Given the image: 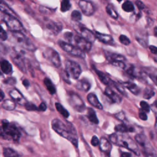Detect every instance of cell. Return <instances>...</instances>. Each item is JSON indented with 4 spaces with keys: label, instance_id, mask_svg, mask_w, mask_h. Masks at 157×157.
<instances>
[{
    "label": "cell",
    "instance_id": "6da1fadb",
    "mask_svg": "<svg viewBox=\"0 0 157 157\" xmlns=\"http://www.w3.org/2000/svg\"><path fill=\"white\" fill-rule=\"evenodd\" d=\"M53 129L58 134L70 141L75 147H78V137L76 129L72 123H63L61 120L55 118L52 121Z\"/></svg>",
    "mask_w": 157,
    "mask_h": 157
},
{
    "label": "cell",
    "instance_id": "7a4b0ae2",
    "mask_svg": "<svg viewBox=\"0 0 157 157\" xmlns=\"http://www.w3.org/2000/svg\"><path fill=\"white\" fill-rule=\"evenodd\" d=\"M109 139L113 144L127 148L137 156H140V150L137 144L129 136L118 133H113L109 136Z\"/></svg>",
    "mask_w": 157,
    "mask_h": 157
},
{
    "label": "cell",
    "instance_id": "3957f363",
    "mask_svg": "<svg viewBox=\"0 0 157 157\" xmlns=\"http://www.w3.org/2000/svg\"><path fill=\"white\" fill-rule=\"evenodd\" d=\"M135 140L140 147L141 151L144 157H157V153L151 144L144 134H137L135 136Z\"/></svg>",
    "mask_w": 157,
    "mask_h": 157
},
{
    "label": "cell",
    "instance_id": "277c9868",
    "mask_svg": "<svg viewBox=\"0 0 157 157\" xmlns=\"http://www.w3.org/2000/svg\"><path fill=\"white\" fill-rule=\"evenodd\" d=\"M64 38L69 44L77 47L84 52H88L91 48V44L78 34H74L71 32H66L64 34Z\"/></svg>",
    "mask_w": 157,
    "mask_h": 157
},
{
    "label": "cell",
    "instance_id": "5b68a950",
    "mask_svg": "<svg viewBox=\"0 0 157 157\" xmlns=\"http://www.w3.org/2000/svg\"><path fill=\"white\" fill-rule=\"evenodd\" d=\"M1 136L7 140L18 141L20 137V133L14 123H10L6 120L2 121Z\"/></svg>",
    "mask_w": 157,
    "mask_h": 157
},
{
    "label": "cell",
    "instance_id": "8992f818",
    "mask_svg": "<svg viewBox=\"0 0 157 157\" xmlns=\"http://www.w3.org/2000/svg\"><path fill=\"white\" fill-rule=\"evenodd\" d=\"M11 40L17 45L29 51L36 50L35 45L32 41L20 31H15L11 33Z\"/></svg>",
    "mask_w": 157,
    "mask_h": 157
},
{
    "label": "cell",
    "instance_id": "52a82bcc",
    "mask_svg": "<svg viewBox=\"0 0 157 157\" xmlns=\"http://www.w3.org/2000/svg\"><path fill=\"white\" fill-rule=\"evenodd\" d=\"M104 53L106 59L109 61V63L121 69H124L126 68V58L123 55L108 51H105Z\"/></svg>",
    "mask_w": 157,
    "mask_h": 157
},
{
    "label": "cell",
    "instance_id": "ba28073f",
    "mask_svg": "<svg viewBox=\"0 0 157 157\" xmlns=\"http://www.w3.org/2000/svg\"><path fill=\"white\" fill-rule=\"evenodd\" d=\"M1 16L7 26L12 32L20 31L23 29L21 23L16 17L5 13H2Z\"/></svg>",
    "mask_w": 157,
    "mask_h": 157
},
{
    "label": "cell",
    "instance_id": "9c48e42d",
    "mask_svg": "<svg viewBox=\"0 0 157 157\" xmlns=\"http://www.w3.org/2000/svg\"><path fill=\"white\" fill-rule=\"evenodd\" d=\"M73 26L74 29L77 32L78 35H79L82 37L84 38L91 43L93 42L95 40L96 37L94 34L83 25L80 23H77L75 22V23L74 24Z\"/></svg>",
    "mask_w": 157,
    "mask_h": 157
},
{
    "label": "cell",
    "instance_id": "30bf717a",
    "mask_svg": "<svg viewBox=\"0 0 157 157\" xmlns=\"http://www.w3.org/2000/svg\"><path fill=\"white\" fill-rule=\"evenodd\" d=\"M66 71L72 78L77 79L79 77L82 72L80 66L76 62L67 59L64 62Z\"/></svg>",
    "mask_w": 157,
    "mask_h": 157
},
{
    "label": "cell",
    "instance_id": "8fae6325",
    "mask_svg": "<svg viewBox=\"0 0 157 157\" xmlns=\"http://www.w3.org/2000/svg\"><path fill=\"white\" fill-rule=\"evenodd\" d=\"M58 45L64 51L69 53L71 55L80 58H85L84 52L69 43H67L62 40H59Z\"/></svg>",
    "mask_w": 157,
    "mask_h": 157
},
{
    "label": "cell",
    "instance_id": "7c38bea8",
    "mask_svg": "<svg viewBox=\"0 0 157 157\" xmlns=\"http://www.w3.org/2000/svg\"><path fill=\"white\" fill-rule=\"evenodd\" d=\"M10 57L15 64L23 73H26L25 59L23 55L17 50L13 49L10 52Z\"/></svg>",
    "mask_w": 157,
    "mask_h": 157
},
{
    "label": "cell",
    "instance_id": "4fadbf2b",
    "mask_svg": "<svg viewBox=\"0 0 157 157\" xmlns=\"http://www.w3.org/2000/svg\"><path fill=\"white\" fill-rule=\"evenodd\" d=\"M44 56L56 67L61 66V59L58 53L52 48H47L44 52Z\"/></svg>",
    "mask_w": 157,
    "mask_h": 157
},
{
    "label": "cell",
    "instance_id": "5bb4252c",
    "mask_svg": "<svg viewBox=\"0 0 157 157\" xmlns=\"http://www.w3.org/2000/svg\"><path fill=\"white\" fill-rule=\"evenodd\" d=\"M69 101L71 105L78 112H83L85 109V105L83 101V100L80 98V97L75 94V93H71L69 95Z\"/></svg>",
    "mask_w": 157,
    "mask_h": 157
},
{
    "label": "cell",
    "instance_id": "9a60e30c",
    "mask_svg": "<svg viewBox=\"0 0 157 157\" xmlns=\"http://www.w3.org/2000/svg\"><path fill=\"white\" fill-rule=\"evenodd\" d=\"M99 149L102 157H110L112 145L107 139L105 137L101 138L99 140Z\"/></svg>",
    "mask_w": 157,
    "mask_h": 157
},
{
    "label": "cell",
    "instance_id": "2e32d148",
    "mask_svg": "<svg viewBox=\"0 0 157 157\" xmlns=\"http://www.w3.org/2000/svg\"><path fill=\"white\" fill-rule=\"evenodd\" d=\"M78 6L83 13L86 16H91L94 12V7L93 5L89 1L85 0H80Z\"/></svg>",
    "mask_w": 157,
    "mask_h": 157
},
{
    "label": "cell",
    "instance_id": "e0dca14e",
    "mask_svg": "<svg viewBox=\"0 0 157 157\" xmlns=\"http://www.w3.org/2000/svg\"><path fill=\"white\" fill-rule=\"evenodd\" d=\"M135 37L138 43L143 47L146 48L148 47V35L146 32L142 30L137 31L135 33Z\"/></svg>",
    "mask_w": 157,
    "mask_h": 157
},
{
    "label": "cell",
    "instance_id": "ac0fdd59",
    "mask_svg": "<svg viewBox=\"0 0 157 157\" xmlns=\"http://www.w3.org/2000/svg\"><path fill=\"white\" fill-rule=\"evenodd\" d=\"M104 93L112 102L116 103H120L121 102L122 99L121 96L116 92H115L110 86L105 88Z\"/></svg>",
    "mask_w": 157,
    "mask_h": 157
},
{
    "label": "cell",
    "instance_id": "d6986e66",
    "mask_svg": "<svg viewBox=\"0 0 157 157\" xmlns=\"http://www.w3.org/2000/svg\"><path fill=\"white\" fill-rule=\"evenodd\" d=\"M95 72L97 74L99 78L101 80V81L105 85H107L108 86H113L114 81L112 80L107 74L101 71L98 70L97 69H94Z\"/></svg>",
    "mask_w": 157,
    "mask_h": 157
},
{
    "label": "cell",
    "instance_id": "ffe728a7",
    "mask_svg": "<svg viewBox=\"0 0 157 157\" xmlns=\"http://www.w3.org/2000/svg\"><path fill=\"white\" fill-rule=\"evenodd\" d=\"M147 76L157 86V68L153 67H146L143 69Z\"/></svg>",
    "mask_w": 157,
    "mask_h": 157
},
{
    "label": "cell",
    "instance_id": "44dd1931",
    "mask_svg": "<svg viewBox=\"0 0 157 157\" xmlns=\"http://www.w3.org/2000/svg\"><path fill=\"white\" fill-rule=\"evenodd\" d=\"M46 28L53 34H57L62 29V26L59 23L50 21L46 25Z\"/></svg>",
    "mask_w": 157,
    "mask_h": 157
},
{
    "label": "cell",
    "instance_id": "7402d4cb",
    "mask_svg": "<svg viewBox=\"0 0 157 157\" xmlns=\"http://www.w3.org/2000/svg\"><path fill=\"white\" fill-rule=\"evenodd\" d=\"M87 100L90 104H91L93 107L98 109H102V105L98 100L97 96L94 93H90L87 96Z\"/></svg>",
    "mask_w": 157,
    "mask_h": 157
},
{
    "label": "cell",
    "instance_id": "603a6c76",
    "mask_svg": "<svg viewBox=\"0 0 157 157\" xmlns=\"http://www.w3.org/2000/svg\"><path fill=\"white\" fill-rule=\"evenodd\" d=\"M9 94L10 96V97L12 98V99L15 101L17 102L19 104H22L23 102H25V99L23 98V96L22 95V94L17 89H13L12 90L10 93Z\"/></svg>",
    "mask_w": 157,
    "mask_h": 157
},
{
    "label": "cell",
    "instance_id": "cb8c5ba5",
    "mask_svg": "<svg viewBox=\"0 0 157 157\" xmlns=\"http://www.w3.org/2000/svg\"><path fill=\"white\" fill-rule=\"evenodd\" d=\"M75 87L78 90L83 91H88L91 87V85L87 80L81 79L77 82V83L75 85Z\"/></svg>",
    "mask_w": 157,
    "mask_h": 157
},
{
    "label": "cell",
    "instance_id": "d4e9b609",
    "mask_svg": "<svg viewBox=\"0 0 157 157\" xmlns=\"http://www.w3.org/2000/svg\"><path fill=\"white\" fill-rule=\"evenodd\" d=\"M94 36L96 39H98L99 41L102 42L104 44H109L111 42H112V37L110 35L106 34H102L99 32L96 31L94 33Z\"/></svg>",
    "mask_w": 157,
    "mask_h": 157
},
{
    "label": "cell",
    "instance_id": "484cf974",
    "mask_svg": "<svg viewBox=\"0 0 157 157\" xmlns=\"http://www.w3.org/2000/svg\"><path fill=\"white\" fill-rule=\"evenodd\" d=\"M123 86L128 89L132 94L137 95L140 92V88L135 83L131 82H125L121 84Z\"/></svg>",
    "mask_w": 157,
    "mask_h": 157
},
{
    "label": "cell",
    "instance_id": "4316f807",
    "mask_svg": "<svg viewBox=\"0 0 157 157\" xmlns=\"http://www.w3.org/2000/svg\"><path fill=\"white\" fill-rule=\"evenodd\" d=\"M0 69L4 74H9L12 71V66L7 60L4 59L0 61Z\"/></svg>",
    "mask_w": 157,
    "mask_h": 157
},
{
    "label": "cell",
    "instance_id": "83f0119b",
    "mask_svg": "<svg viewBox=\"0 0 157 157\" xmlns=\"http://www.w3.org/2000/svg\"><path fill=\"white\" fill-rule=\"evenodd\" d=\"M0 11L3 13L8 14L13 17L15 15V13L3 0H0Z\"/></svg>",
    "mask_w": 157,
    "mask_h": 157
},
{
    "label": "cell",
    "instance_id": "f1b7e54d",
    "mask_svg": "<svg viewBox=\"0 0 157 157\" xmlns=\"http://www.w3.org/2000/svg\"><path fill=\"white\" fill-rule=\"evenodd\" d=\"M2 107L9 111L13 110L15 109L16 107V103L12 99H6L4 101V102L2 104Z\"/></svg>",
    "mask_w": 157,
    "mask_h": 157
},
{
    "label": "cell",
    "instance_id": "f546056e",
    "mask_svg": "<svg viewBox=\"0 0 157 157\" xmlns=\"http://www.w3.org/2000/svg\"><path fill=\"white\" fill-rule=\"evenodd\" d=\"M115 130L118 132H133L134 129L132 127L128 126L125 124H120L115 127Z\"/></svg>",
    "mask_w": 157,
    "mask_h": 157
},
{
    "label": "cell",
    "instance_id": "4dcf8cb0",
    "mask_svg": "<svg viewBox=\"0 0 157 157\" xmlns=\"http://www.w3.org/2000/svg\"><path fill=\"white\" fill-rule=\"evenodd\" d=\"M87 118L90 121H91V123H94V124H98L99 123V120L97 118V116L96 115V113L94 112V110L91 109V108H89L88 109V112H87Z\"/></svg>",
    "mask_w": 157,
    "mask_h": 157
},
{
    "label": "cell",
    "instance_id": "1f68e13d",
    "mask_svg": "<svg viewBox=\"0 0 157 157\" xmlns=\"http://www.w3.org/2000/svg\"><path fill=\"white\" fill-rule=\"evenodd\" d=\"M44 83L47 89L51 94H53L56 93V88L50 79H49L48 78H45L44 80Z\"/></svg>",
    "mask_w": 157,
    "mask_h": 157
},
{
    "label": "cell",
    "instance_id": "d6a6232c",
    "mask_svg": "<svg viewBox=\"0 0 157 157\" xmlns=\"http://www.w3.org/2000/svg\"><path fill=\"white\" fill-rule=\"evenodd\" d=\"M3 155L4 157H18L17 151L10 148H4Z\"/></svg>",
    "mask_w": 157,
    "mask_h": 157
},
{
    "label": "cell",
    "instance_id": "836d02e7",
    "mask_svg": "<svg viewBox=\"0 0 157 157\" xmlns=\"http://www.w3.org/2000/svg\"><path fill=\"white\" fill-rule=\"evenodd\" d=\"M55 107L58 112L61 114L64 118H67L69 116V112L59 103L56 102L55 103Z\"/></svg>",
    "mask_w": 157,
    "mask_h": 157
},
{
    "label": "cell",
    "instance_id": "e575fe53",
    "mask_svg": "<svg viewBox=\"0 0 157 157\" xmlns=\"http://www.w3.org/2000/svg\"><path fill=\"white\" fill-rule=\"evenodd\" d=\"M122 9L126 12H131L134 10V6L131 1H126L122 4Z\"/></svg>",
    "mask_w": 157,
    "mask_h": 157
},
{
    "label": "cell",
    "instance_id": "d590c367",
    "mask_svg": "<svg viewBox=\"0 0 157 157\" xmlns=\"http://www.w3.org/2000/svg\"><path fill=\"white\" fill-rule=\"evenodd\" d=\"M106 11L107 13L113 18L114 19H117L118 18V13L117 12V11L114 9V8L110 5L109 4L107 7H106Z\"/></svg>",
    "mask_w": 157,
    "mask_h": 157
},
{
    "label": "cell",
    "instance_id": "8d00e7d4",
    "mask_svg": "<svg viewBox=\"0 0 157 157\" xmlns=\"http://www.w3.org/2000/svg\"><path fill=\"white\" fill-rule=\"evenodd\" d=\"M71 19L75 22H78L82 20L81 13L78 10H74L71 13Z\"/></svg>",
    "mask_w": 157,
    "mask_h": 157
},
{
    "label": "cell",
    "instance_id": "74e56055",
    "mask_svg": "<svg viewBox=\"0 0 157 157\" xmlns=\"http://www.w3.org/2000/svg\"><path fill=\"white\" fill-rule=\"evenodd\" d=\"M71 7V5L69 0H62L61 3V10L63 12L69 10Z\"/></svg>",
    "mask_w": 157,
    "mask_h": 157
},
{
    "label": "cell",
    "instance_id": "f35d334b",
    "mask_svg": "<svg viewBox=\"0 0 157 157\" xmlns=\"http://www.w3.org/2000/svg\"><path fill=\"white\" fill-rule=\"evenodd\" d=\"M155 94V92L153 91V90L148 87H147L145 90H144V98L145 99H150L151 97H153Z\"/></svg>",
    "mask_w": 157,
    "mask_h": 157
},
{
    "label": "cell",
    "instance_id": "ab89813d",
    "mask_svg": "<svg viewBox=\"0 0 157 157\" xmlns=\"http://www.w3.org/2000/svg\"><path fill=\"white\" fill-rule=\"evenodd\" d=\"M140 105L141 107V110H143L144 112H146V113H148L150 112V105L148 104L147 102H146L145 101H142L140 102Z\"/></svg>",
    "mask_w": 157,
    "mask_h": 157
},
{
    "label": "cell",
    "instance_id": "60d3db41",
    "mask_svg": "<svg viewBox=\"0 0 157 157\" xmlns=\"http://www.w3.org/2000/svg\"><path fill=\"white\" fill-rule=\"evenodd\" d=\"M119 40L120 42L124 45H128L131 43V41L129 39V38L125 35H120L119 36Z\"/></svg>",
    "mask_w": 157,
    "mask_h": 157
},
{
    "label": "cell",
    "instance_id": "b9f144b4",
    "mask_svg": "<svg viewBox=\"0 0 157 157\" xmlns=\"http://www.w3.org/2000/svg\"><path fill=\"white\" fill-rule=\"evenodd\" d=\"M25 109L27 110H29V111H34V110H37V107H36V105L31 102H26L25 103Z\"/></svg>",
    "mask_w": 157,
    "mask_h": 157
},
{
    "label": "cell",
    "instance_id": "7bdbcfd3",
    "mask_svg": "<svg viewBox=\"0 0 157 157\" xmlns=\"http://www.w3.org/2000/svg\"><path fill=\"white\" fill-rule=\"evenodd\" d=\"M150 109L153 112L155 116V120H156V124H157V101H155L150 106Z\"/></svg>",
    "mask_w": 157,
    "mask_h": 157
},
{
    "label": "cell",
    "instance_id": "ee69618b",
    "mask_svg": "<svg viewBox=\"0 0 157 157\" xmlns=\"http://www.w3.org/2000/svg\"><path fill=\"white\" fill-rule=\"evenodd\" d=\"M91 144L94 147H96L99 144V140L97 136H93V137L91 138Z\"/></svg>",
    "mask_w": 157,
    "mask_h": 157
},
{
    "label": "cell",
    "instance_id": "f6af8a7d",
    "mask_svg": "<svg viewBox=\"0 0 157 157\" xmlns=\"http://www.w3.org/2000/svg\"><path fill=\"white\" fill-rule=\"evenodd\" d=\"M7 33L4 30L2 29L0 31V40L1 41H4L7 39Z\"/></svg>",
    "mask_w": 157,
    "mask_h": 157
},
{
    "label": "cell",
    "instance_id": "bcb514c9",
    "mask_svg": "<svg viewBox=\"0 0 157 157\" xmlns=\"http://www.w3.org/2000/svg\"><path fill=\"white\" fill-rule=\"evenodd\" d=\"M4 82L8 85H14L16 83V80H15V78L9 77V78H7V79L4 80Z\"/></svg>",
    "mask_w": 157,
    "mask_h": 157
},
{
    "label": "cell",
    "instance_id": "7dc6e473",
    "mask_svg": "<svg viewBox=\"0 0 157 157\" xmlns=\"http://www.w3.org/2000/svg\"><path fill=\"white\" fill-rule=\"evenodd\" d=\"M115 116L117 119L121 121H123L125 119V115L123 112H119L118 113H116Z\"/></svg>",
    "mask_w": 157,
    "mask_h": 157
},
{
    "label": "cell",
    "instance_id": "c3c4849f",
    "mask_svg": "<svg viewBox=\"0 0 157 157\" xmlns=\"http://www.w3.org/2000/svg\"><path fill=\"white\" fill-rule=\"evenodd\" d=\"M139 118L142 120H147V113L144 112L143 110H142L141 109L139 111Z\"/></svg>",
    "mask_w": 157,
    "mask_h": 157
},
{
    "label": "cell",
    "instance_id": "681fc988",
    "mask_svg": "<svg viewBox=\"0 0 157 157\" xmlns=\"http://www.w3.org/2000/svg\"><path fill=\"white\" fill-rule=\"evenodd\" d=\"M136 4L137 7H138V9H140V10L144 9L145 8V4L141 1H140V0H137L136 1Z\"/></svg>",
    "mask_w": 157,
    "mask_h": 157
},
{
    "label": "cell",
    "instance_id": "f907efd6",
    "mask_svg": "<svg viewBox=\"0 0 157 157\" xmlns=\"http://www.w3.org/2000/svg\"><path fill=\"white\" fill-rule=\"evenodd\" d=\"M46 109H47V105L44 102H42L39 105V107L37 108V110L40 111V112H44V111L46 110Z\"/></svg>",
    "mask_w": 157,
    "mask_h": 157
},
{
    "label": "cell",
    "instance_id": "816d5d0a",
    "mask_svg": "<svg viewBox=\"0 0 157 157\" xmlns=\"http://www.w3.org/2000/svg\"><path fill=\"white\" fill-rule=\"evenodd\" d=\"M62 75H63V78L65 80V82L69 83V75H68V74L66 71H63Z\"/></svg>",
    "mask_w": 157,
    "mask_h": 157
},
{
    "label": "cell",
    "instance_id": "f5cc1de1",
    "mask_svg": "<svg viewBox=\"0 0 157 157\" xmlns=\"http://www.w3.org/2000/svg\"><path fill=\"white\" fill-rule=\"evenodd\" d=\"M149 49L150 52L153 53V54H157V47L154 46V45H150L149 46Z\"/></svg>",
    "mask_w": 157,
    "mask_h": 157
},
{
    "label": "cell",
    "instance_id": "db71d44e",
    "mask_svg": "<svg viewBox=\"0 0 157 157\" xmlns=\"http://www.w3.org/2000/svg\"><path fill=\"white\" fill-rule=\"evenodd\" d=\"M6 50L4 46L0 43V56H2L6 54Z\"/></svg>",
    "mask_w": 157,
    "mask_h": 157
},
{
    "label": "cell",
    "instance_id": "11a10c76",
    "mask_svg": "<svg viewBox=\"0 0 157 157\" xmlns=\"http://www.w3.org/2000/svg\"><path fill=\"white\" fill-rule=\"evenodd\" d=\"M120 157H133L132 154L129 152H122Z\"/></svg>",
    "mask_w": 157,
    "mask_h": 157
},
{
    "label": "cell",
    "instance_id": "9f6ffc18",
    "mask_svg": "<svg viewBox=\"0 0 157 157\" xmlns=\"http://www.w3.org/2000/svg\"><path fill=\"white\" fill-rule=\"evenodd\" d=\"M22 83H23V85L25 87H26V88H28V87L29 86V81H28L27 79L23 80Z\"/></svg>",
    "mask_w": 157,
    "mask_h": 157
},
{
    "label": "cell",
    "instance_id": "6f0895ef",
    "mask_svg": "<svg viewBox=\"0 0 157 157\" xmlns=\"http://www.w3.org/2000/svg\"><path fill=\"white\" fill-rule=\"evenodd\" d=\"M4 98V92L0 89V101H2Z\"/></svg>",
    "mask_w": 157,
    "mask_h": 157
},
{
    "label": "cell",
    "instance_id": "680465c9",
    "mask_svg": "<svg viewBox=\"0 0 157 157\" xmlns=\"http://www.w3.org/2000/svg\"><path fill=\"white\" fill-rule=\"evenodd\" d=\"M153 31H154V34L155 36L157 37V27H155L153 29Z\"/></svg>",
    "mask_w": 157,
    "mask_h": 157
},
{
    "label": "cell",
    "instance_id": "91938a15",
    "mask_svg": "<svg viewBox=\"0 0 157 157\" xmlns=\"http://www.w3.org/2000/svg\"><path fill=\"white\" fill-rule=\"evenodd\" d=\"M2 29H3V28H2V27L0 26V31H1Z\"/></svg>",
    "mask_w": 157,
    "mask_h": 157
},
{
    "label": "cell",
    "instance_id": "94428289",
    "mask_svg": "<svg viewBox=\"0 0 157 157\" xmlns=\"http://www.w3.org/2000/svg\"><path fill=\"white\" fill-rule=\"evenodd\" d=\"M1 135V129H0V136Z\"/></svg>",
    "mask_w": 157,
    "mask_h": 157
},
{
    "label": "cell",
    "instance_id": "6125c7cd",
    "mask_svg": "<svg viewBox=\"0 0 157 157\" xmlns=\"http://www.w3.org/2000/svg\"><path fill=\"white\" fill-rule=\"evenodd\" d=\"M122 0H117V1H118V2H120V1H121Z\"/></svg>",
    "mask_w": 157,
    "mask_h": 157
},
{
    "label": "cell",
    "instance_id": "be15d7a7",
    "mask_svg": "<svg viewBox=\"0 0 157 157\" xmlns=\"http://www.w3.org/2000/svg\"><path fill=\"white\" fill-rule=\"evenodd\" d=\"M156 61H157V57H156Z\"/></svg>",
    "mask_w": 157,
    "mask_h": 157
}]
</instances>
